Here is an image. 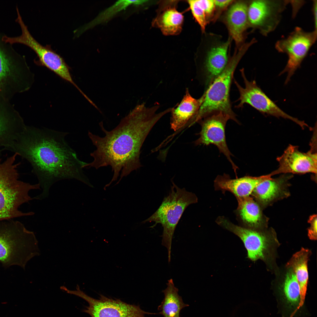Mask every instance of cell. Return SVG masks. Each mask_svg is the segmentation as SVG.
Segmentation results:
<instances>
[{
    "mask_svg": "<svg viewBox=\"0 0 317 317\" xmlns=\"http://www.w3.org/2000/svg\"><path fill=\"white\" fill-rule=\"evenodd\" d=\"M68 134L26 125L16 139L5 149L17 154L31 164L32 172L42 189L33 199L48 197L51 187L62 180L75 179L90 185L82 171L83 166L87 163L78 158L65 140Z\"/></svg>",
    "mask_w": 317,
    "mask_h": 317,
    "instance_id": "obj_1",
    "label": "cell"
},
{
    "mask_svg": "<svg viewBox=\"0 0 317 317\" xmlns=\"http://www.w3.org/2000/svg\"><path fill=\"white\" fill-rule=\"evenodd\" d=\"M159 107L158 105L150 107L144 104L139 105L110 131L106 129L100 122V126L105 134L103 137L88 131V136L96 149L90 154L93 161L87 163L83 168L97 169L110 166L114 175L104 188L117 180L120 171V178L115 185L124 177L141 166L140 150L145 139L158 121L171 111L169 108L158 112Z\"/></svg>",
    "mask_w": 317,
    "mask_h": 317,
    "instance_id": "obj_2",
    "label": "cell"
},
{
    "mask_svg": "<svg viewBox=\"0 0 317 317\" xmlns=\"http://www.w3.org/2000/svg\"><path fill=\"white\" fill-rule=\"evenodd\" d=\"M14 153L2 161L0 156V221L33 215V212L19 210L22 204L32 200L29 195L31 190L40 189L38 183L31 184L19 180L18 168L21 162H15Z\"/></svg>",
    "mask_w": 317,
    "mask_h": 317,
    "instance_id": "obj_3",
    "label": "cell"
},
{
    "mask_svg": "<svg viewBox=\"0 0 317 317\" xmlns=\"http://www.w3.org/2000/svg\"><path fill=\"white\" fill-rule=\"evenodd\" d=\"M40 254L35 234L22 223L8 220L0 224V262L4 267L24 269L29 260Z\"/></svg>",
    "mask_w": 317,
    "mask_h": 317,
    "instance_id": "obj_4",
    "label": "cell"
},
{
    "mask_svg": "<svg viewBox=\"0 0 317 317\" xmlns=\"http://www.w3.org/2000/svg\"><path fill=\"white\" fill-rule=\"evenodd\" d=\"M250 46L249 43L241 45L229 59L222 72L205 92L203 101L190 122V125L213 114L221 112L239 124L232 109L230 100L231 84L235 70L242 57Z\"/></svg>",
    "mask_w": 317,
    "mask_h": 317,
    "instance_id": "obj_5",
    "label": "cell"
},
{
    "mask_svg": "<svg viewBox=\"0 0 317 317\" xmlns=\"http://www.w3.org/2000/svg\"><path fill=\"white\" fill-rule=\"evenodd\" d=\"M172 185L168 195L164 198L157 210L151 216L142 222H154L160 224L163 227L161 244L167 249L168 261L171 260L172 240L178 222L186 208L198 202V199L194 193L181 188L171 181Z\"/></svg>",
    "mask_w": 317,
    "mask_h": 317,
    "instance_id": "obj_6",
    "label": "cell"
},
{
    "mask_svg": "<svg viewBox=\"0 0 317 317\" xmlns=\"http://www.w3.org/2000/svg\"><path fill=\"white\" fill-rule=\"evenodd\" d=\"M6 43L0 37V98L10 101L30 88L34 75L24 57Z\"/></svg>",
    "mask_w": 317,
    "mask_h": 317,
    "instance_id": "obj_7",
    "label": "cell"
},
{
    "mask_svg": "<svg viewBox=\"0 0 317 317\" xmlns=\"http://www.w3.org/2000/svg\"><path fill=\"white\" fill-rule=\"evenodd\" d=\"M317 31L308 32L299 27L286 38L277 41L275 47L279 52L286 53L288 56L286 65L280 75L285 72L287 76L285 81L287 84L296 70L301 65L310 48L317 39Z\"/></svg>",
    "mask_w": 317,
    "mask_h": 317,
    "instance_id": "obj_8",
    "label": "cell"
},
{
    "mask_svg": "<svg viewBox=\"0 0 317 317\" xmlns=\"http://www.w3.org/2000/svg\"><path fill=\"white\" fill-rule=\"evenodd\" d=\"M68 294L79 296L87 301L89 306L83 312L91 317H146V314H155L146 312L139 305L130 304L119 299H113L100 294L99 299H96L82 291L78 285L76 290L68 291Z\"/></svg>",
    "mask_w": 317,
    "mask_h": 317,
    "instance_id": "obj_9",
    "label": "cell"
},
{
    "mask_svg": "<svg viewBox=\"0 0 317 317\" xmlns=\"http://www.w3.org/2000/svg\"><path fill=\"white\" fill-rule=\"evenodd\" d=\"M241 72L245 87H242L234 80L240 93L238 100L240 102L237 107H242L244 104L247 103L262 114L290 119L303 129L305 127H309L304 121L290 116L281 109L257 85L255 80L248 81L246 77L243 69L241 70Z\"/></svg>",
    "mask_w": 317,
    "mask_h": 317,
    "instance_id": "obj_10",
    "label": "cell"
},
{
    "mask_svg": "<svg viewBox=\"0 0 317 317\" xmlns=\"http://www.w3.org/2000/svg\"><path fill=\"white\" fill-rule=\"evenodd\" d=\"M16 21L21 27V35L14 37L5 36L3 41L10 44L19 43L28 46L37 55L38 60L34 61L37 65L46 67L58 76L65 73L69 67L63 58L53 50L50 45L43 46L35 39L30 33L21 16L18 17Z\"/></svg>",
    "mask_w": 317,
    "mask_h": 317,
    "instance_id": "obj_11",
    "label": "cell"
},
{
    "mask_svg": "<svg viewBox=\"0 0 317 317\" xmlns=\"http://www.w3.org/2000/svg\"><path fill=\"white\" fill-rule=\"evenodd\" d=\"M289 0H255L248 5L249 24L266 36L276 28Z\"/></svg>",
    "mask_w": 317,
    "mask_h": 317,
    "instance_id": "obj_12",
    "label": "cell"
},
{
    "mask_svg": "<svg viewBox=\"0 0 317 317\" xmlns=\"http://www.w3.org/2000/svg\"><path fill=\"white\" fill-rule=\"evenodd\" d=\"M229 230L242 241L247 252V257L252 261L266 260L273 247L278 242L272 230L261 231L234 224L230 225Z\"/></svg>",
    "mask_w": 317,
    "mask_h": 317,
    "instance_id": "obj_13",
    "label": "cell"
},
{
    "mask_svg": "<svg viewBox=\"0 0 317 317\" xmlns=\"http://www.w3.org/2000/svg\"><path fill=\"white\" fill-rule=\"evenodd\" d=\"M203 119L200 121L201 130L199 134V137L195 142V144L207 146L213 144L216 146L220 152L226 156L236 173L238 167L231 158V156L233 155L227 147L225 136V126L227 121L230 119V117L219 112Z\"/></svg>",
    "mask_w": 317,
    "mask_h": 317,
    "instance_id": "obj_14",
    "label": "cell"
},
{
    "mask_svg": "<svg viewBox=\"0 0 317 317\" xmlns=\"http://www.w3.org/2000/svg\"><path fill=\"white\" fill-rule=\"evenodd\" d=\"M276 160L278 167L270 173L271 176L281 173L316 174L317 153L311 149L304 153L299 150L298 146L290 144Z\"/></svg>",
    "mask_w": 317,
    "mask_h": 317,
    "instance_id": "obj_15",
    "label": "cell"
},
{
    "mask_svg": "<svg viewBox=\"0 0 317 317\" xmlns=\"http://www.w3.org/2000/svg\"><path fill=\"white\" fill-rule=\"evenodd\" d=\"M26 125L10 101L0 98V156L17 138Z\"/></svg>",
    "mask_w": 317,
    "mask_h": 317,
    "instance_id": "obj_16",
    "label": "cell"
},
{
    "mask_svg": "<svg viewBox=\"0 0 317 317\" xmlns=\"http://www.w3.org/2000/svg\"><path fill=\"white\" fill-rule=\"evenodd\" d=\"M168 1L159 4L152 26L159 29L164 35H177L182 31L184 16L177 9L178 1Z\"/></svg>",
    "mask_w": 317,
    "mask_h": 317,
    "instance_id": "obj_17",
    "label": "cell"
},
{
    "mask_svg": "<svg viewBox=\"0 0 317 317\" xmlns=\"http://www.w3.org/2000/svg\"><path fill=\"white\" fill-rule=\"evenodd\" d=\"M271 176L269 174L258 177L247 176L231 179L228 175L224 174L216 177L214 185L217 190L229 191L236 198L246 197L249 196L259 184Z\"/></svg>",
    "mask_w": 317,
    "mask_h": 317,
    "instance_id": "obj_18",
    "label": "cell"
},
{
    "mask_svg": "<svg viewBox=\"0 0 317 317\" xmlns=\"http://www.w3.org/2000/svg\"><path fill=\"white\" fill-rule=\"evenodd\" d=\"M230 42L229 38L225 42L213 43L207 50L204 63L207 85L212 83L226 66Z\"/></svg>",
    "mask_w": 317,
    "mask_h": 317,
    "instance_id": "obj_19",
    "label": "cell"
},
{
    "mask_svg": "<svg viewBox=\"0 0 317 317\" xmlns=\"http://www.w3.org/2000/svg\"><path fill=\"white\" fill-rule=\"evenodd\" d=\"M204 94L199 98H193L186 89L185 94L181 102L171 111L170 125L171 128L175 131L182 128L196 114L203 102Z\"/></svg>",
    "mask_w": 317,
    "mask_h": 317,
    "instance_id": "obj_20",
    "label": "cell"
},
{
    "mask_svg": "<svg viewBox=\"0 0 317 317\" xmlns=\"http://www.w3.org/2000/svg\"><path fill=\"white\" fill-rule=\"evenodd\" d=\"M248 6L246 2H235L229 8L225 15V23L230 36L237 45L242 42L244 33L249 26Z\"/></svg>",
    "mask_w": 317,
    "mask_h": 317,
    "instance_id": "obj_21",
    "label": "cell"
},
{
    "mask_svg": "<svg viewBox=\"0 0 317 317\" xmlns=\"http://www.w3.org/2000/svg\"><path fill=\"white\" fill-rule=\"evenodd\" d=\"M291 176L284 175L276 178L265 180L256 187L252 193L259 203L267 205L286 193L285 186Z\"/></svg>",
    "mask_w": 317,
    "mask_h": 317,
    "instance_id": "obj_22",
    "label": "cell"
},
{
    "mask_svg": "<svg viewBox=\"0 0 317 317\" xmlns=\"http://www.w3.org/2000/svg\"><path fill=\"white\" fill-rule=\"evenodd\" d=\"M237 198V212L242 223L248 228L257 230L262 228L265 220L258 203L249 196Z\"/></svg>",
    "mask_w": 317,
    "mask_h": 317,
    "instance_id": "obj_23",
    "label": "cell"
},
{
    "mask_svg": "<svg viewBox=\"0 0 317 317\" xmlns=\"http://www.w3.org/2000/svg\"><path fill=\"white\" fill-rule=\"evenodd\" d=\"M310 251L302 248L294 254L286 264L294 272L299 283L300 292V308L303 305L305 300L308 279V262Z\"/></svg>",
    "mask_w": 317,
    "mask_h": 317,
    "instance_id": "obj_24",
    "label": "cell"
},
{
    "mask_svg": "<svg viewBox=\"0 0 317 317\" xmlns=\"http://www.w3.org/2000/svg\"><path fill=\"white\" fill-rule=\"evenodd\" d=\"M167 287L162 291L164 298L158 307L159 313L163 317H180L181 311L188 305L185 303L178 293L172 279L168 280Z\"/></svg>",
    "mask_w": 317,
    "mask_h": 317,
    "instance_id": "obj_25",
    "label": "cell"
},
{
    "mask_svg": "<svg viewBox=\"0 0 317 317\" xmlns=\"http://www.w3.org/2000/svg\"><path fill=\"white\" fill-rule=\"evenodd\" d=\"M288 268L282 286V296L289 308L296 311L300 308L299 287L294 272L291 268Z\"/></svg>",
    "mask_w": 317,
    "mask_h": 317,
    "instance_id": "obj_26",
    "label": "cell"
},
{
    "mask_svg": "<svg viewBox=\"0 0 317 317\" xmlns=\"http://www.w3.org/2000/svg\"><path fill=\"white\" fill-rule=\"evenodd\" d=\"M145 0H122L117 1L114 4L100 14L95 19L80 28L76 30V34L79 36L86 30L95 26L105 22L112 18L117 13L124 9L132 4L140 5L145 3Z\"/></svg>",
    "mask_w": 317,
    "mask_h": 317,
    "instance_id": "obj_27",
    "label": "cell"
},
{
    "mask_svg": "<svg viewBox=\"0 0 317 317\" xmlns=\"http://www.w3.org/2000/svg\"><path fill=\"white\" fill-rule=\"evenodd\" d=\"M193 16L204 32L209 18L213 15L215 7L214 0H193L187 1Z\"/></svg>",
    "mask_w": 317,
    "mask_h": 317,
    "instance_id": "obj_28",
    "label": "cell"
},
{
    "mask_svg": "<svg viewBox=\"0 0 317 317\" xmlns=\"http://www.w3.org/2000/svg\"><path fill=\"white\" fill-rule=\"evenodd\" d=\"M310 226L308 229V236L310 240L317 239V216L313 215L310 217L308 220Z\"/></svg>",
    "mask_w": 317,
    "mask_h": 317,
    "instance_id": "obj_29",
    "label": "cell"
},
{
    "mask_svg": "<svg viewBox=\"0 0 317 317\" xmlns=\"http://www.w3.org/2000/svg\"><path fill=\"white\" fill-rule=\"evenodd\" d=\"M216 7L220 9H223L231 4L234 1L231 0H214Z\"/></svg>",
    "mask_w": 317,
    "mask_h": 317,
    "instance_id": "obj_30",
    "label": "cell"
},
{
    "mask_svg": "<svg viewBox=\"0 0 317 317\" xmlns=\"http://www.w3.org/2000/svg\"><path fill=\"white\" fill-rule=\"evenodd\" d=\"M312 11L314 22V30L317 31V1H313Z\"/></svg>",
    "mask_w": 317,
    "mask_h": 317,
    "instance_id": "obj_31",
    "label": "cell"
}]
</instances>
